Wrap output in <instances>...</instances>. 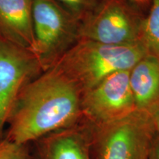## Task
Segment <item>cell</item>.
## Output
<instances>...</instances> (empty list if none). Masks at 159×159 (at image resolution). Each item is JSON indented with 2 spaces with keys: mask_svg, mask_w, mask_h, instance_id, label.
Instances as JSON below:
<instances>
[{
  "mask_svg": "<svg viewBox=\"0 0 159 159\" xmlns=\"http://www.w3.org/2000/svg\"><path fill=\"white\" fill-rule=\"evenodd\" d=\"M82 89L55 64L25 85L7 122L4 138L20 144L83 120Z\"/></svg>",
  "mask_w": 159,
  "mask_h": 159,
  "instance_id": "cell-1",
  "label": "cell"
},
{
  "mask_svg": "<svg viewBox=\"0 0 159 159\" xmlns=\"http://www.w3.org/2000/svg\"><path fill=\"white\" fill-rule=\"evenodd\" d=\"M147 55L140 43L110 45L79 39L55 64L83 92L113 73L130 70Z\"/></svg>",
  "mask_w": 159,
  "mask_h": 159,
  "instance_id": "cell-2",
  "label": "cell"
},
{
  "mask_svg": "<svg viewBox=\"0 0 159 159\" xmlns=\"http://www.w3.org/2000/svg\"><path fill=\"white\" fill-rule=\"evenodd\" d=\"M92 159H148L155 131L148 113L136 110L102 125H91Z\"/></svg>",
  "mask_w": 159,
  "mask_h": 159,
  "instance_id": "cell-3",
  "label": "cell"
},
{
  "mask_svg": "<svg viewBox=\"0 0 159 159\" xmlns=\"http://www.w3.org/2000/svg\"><path fill=\"white\" fill-rule=\"evenodd\" d=\"M80 22L54 0H33L34 54L43 71L79 40Z\"/></svg>",
  "mask_w": 159,
  "mask_h": 159,
  "instance_id": "cell-4",
  "label": "cell"
},
{
  "mask_svg": "<svg viewBox=\"0 0 159 159\" xmlns=\"http://www.w3.org/2000/svg\"><path fill=\"white\" fill-rule=\"evenodd\" d=\"M128 0H101L80 22L79 39L110 45L138 44L143 18Z\"/></svg>",
  "mask_w": 159,
  "mask_h": 159,
  "instance_id": "cell-5",
  "label": "cell"
},
{
  "mask_svg": "<svg viewBox=\"0 0 159 159\" xmlns=\"http://www.w3.org/2000/svg\"><path fill=\"white\" fill-rule=\"evenodd\" d=\"M129 71H120L83 91V119L93 125L118 120L136 110L129 83Z\"/></svg>",
  "mask_w": 159,
  "mask_h": 159,
  "instance_id": "cell-6",
  "label": "cell"
},
{
  "mask_svg": "<svg viewBox=\"0 0 159 159\" xmlns=\"http://www.w3.org/2000/svg\"><path fill=\"white\" fill-rule=\"evenodd\" d=\"M42 71L30 50L0 39V141L20 92Z\"/></svg>",
  "mask_w": 159,
  "mask_h": 159,
  "instance_id": "cell-7",
  "label": "cell"
},
{
  "mask_svg": "<svg viewBox=\"0 0 159 159\" xmlns=\"http://www.w3.org/2000/svg\"><path fill=\"white\" fill-rule=\"evenodd\" d=\"M30 147L33 159H92L91 125L83 119L41 137Z\"/></svg>",
  "mask_w": 159,
  "mask_h": 159,
  "instance_id": "cell-8",
  "label": "cell"
},
{
  "mask_svg": "<svg viewBox=\"0 0 159 159\" xmlns=\"http://www.w3.org/2000/svg\"><path fill=\"white\" fill-rule=\"evenodd\" d=\"M0 39L33 50V0H0Z\"/></svg>",
  "mask_w": 159,
  "mask_h": 159,
  "instance_id": "cell-9",
  "label": "cell"
},
{
  "mask_svg": "<svg viewBox=\"0 0 159 159\" xmlns=\"http://www.w3.org/2000/svg\"><path fill=\"white\" fill-rule=\"evenodd\" d=\"M136 110L148 113L159 102V61L147 55L129 72Z\"/></svg>",
  "mask_w": 159,
  "mask_h": 159,
  "instance_id": "cell-10",
  "label": "cell"
},
{
  "mask_svg": "<svg viewBox=\"0 0 159 159\" xmlns=\"http://www.w3.org/2000/svg\"><path fill=\"white\" fill-rule=\"evenodd\" d=\"M139 43L147 54L159 61V0L150 1V11L143 18Z\"/></svg>",
  "mask_w": 159,
  "mask_h": 159,
  "instance_id": "cell-11",
  "label": "cell"
},
{
  "mask_svg": "<svg viewBox=\"0 0 159 159\" xmlns=\"http://www.w3.org/2000/svg\"><path fill=\"white\" fill-rule=\"evenodd\" d=\"M80 22L94 10L101 0H54Z\"/></svg>",
  "mask_w": 159,
  "mask_h": 159,
  "instance_id": "cell-12",
  "label": "cell"
},
{
  "mask_svg": "<svg viewBox=\"0 0 159 159\" xmlns=\"http://www.w3.org/2000/svg\"><path fill=\"white\" fill-rule=\"evenodd\" d=\"M0 159H33L30 144H20L4 138L0 141Z\"/></svg>",
  "mask_w": 159,
  "mask_h": 159,
  "instance_id": "cell-13",
  "label": "cell"
},
{
  "mask_svg": "<svg viewBox=\"0 0 159 159\" xmlns=\"http://www.w3.org/2000/svg\"><path fill=\"white\" fill-rule=\"evenodd\" d=\"M155 134L159 135V102L148 113Z\"/></svg>",
  "mask_w": 159,
  "mask_h": 159,
  "instance_id": "cell-14",
  "label": "cell"
},
{
  "mask_svg": "<svg viewBox=\"0 0 159 159\" xmlns=\"http://www.w3.org/2000/svg\"><path fill=\"white\" fill-rule=\"evenodd\" d=\"M148 159H159V135L155 134L149 149Z\"/></svg>",
  "mask_w": 159,
  "mask_h": 159,
  "instance_id": "cell-15",
  "label": "cell"
},
{
  "mask_svg": "<svg viewBox=\"0 0 159 159\" xmlns=\"http://www.w3.org/2000/svg\"><path fill=\"white\" fill-rule=\"evenodd\" d=\"M130 3L138 5L139 7H144V6L150 5V0H128Z\"/></svg>",
  "mask_w": 159,
  "mask_h": 159,
  "instance_id": "cell-16",
  "label": "cell"
}]
</instances>
